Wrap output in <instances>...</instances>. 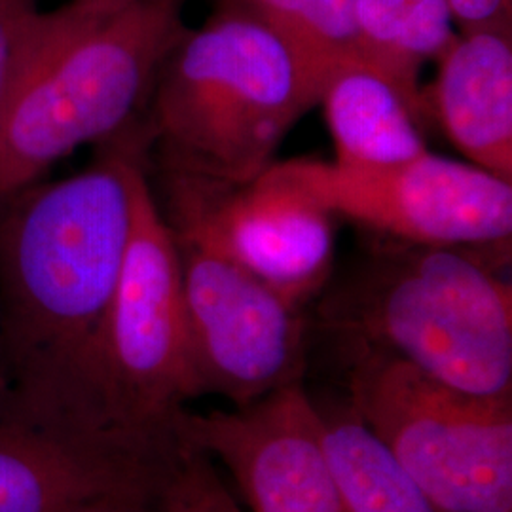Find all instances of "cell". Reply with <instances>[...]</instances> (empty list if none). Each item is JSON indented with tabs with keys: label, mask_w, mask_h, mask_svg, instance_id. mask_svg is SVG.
<instances>
[{
	"label": "cell",
	"mask_w": 512,
	"mask_h": 512,
	"mask_svg": "<svg viewBox=\"0 0 512 512\" xmlns=\"http://www.w3.org/2000/svg\"><path fill=\"white\" fill-rule=\"evenodd\" d=\"M141 150V141L126 143L67 179L0 202L2 361L12 404L29 418L133 437L110 421L101 363Z\"/></svg>",
	"instance_id": "obj_1"
},
{
	"label": "cell",
	"mask_w": 512,
	"mask_h": 512,
	"mask_svg": "<svg viewBox=\"0 0 512 512\" xmlns=\"http://www.w3.org/2000/svg\"><path fill=\"white\" fill-rule=\"evenodd\" d=\"M349 355L374 353L456 391L512 397V287L478 249L384 239L317 308Z\"/></svg>",
	"instance_id": "obj_2"
},
{
	"label": "cell",
	"mask_w": 512,
	"mask_h": 512,
	"mask_svg": "<svg viewBox=\"0 0 512 512\" xmlns=\"http://www.w3.org/2000/svg\"><path fill=\"white\" fill-rule=\"evenodd\" d=\"M184 0L114 12L69 2L40 14L37 50L0 135V202L76 148L126 128L190 27Z\"/></svg>",
	"instance_id": "obj_3"
},
{
	"label": "cell",
	"mask_w": 512,
	"mask_h": 512,
	"mask_svg": "<svg viewBox=\"0 0 512 512\" xmlns=\"http://www.w3.org/2000/svg\"><path fill=\"white\" fill-rule=\"evenodd\" d=\"M147 103L156 165L247 184L274 164L277 148L319 95L266 23L220 2L165 59Z\"/></svg>",
	"instance_id": "obj_4"
},
{
	"label": "cell",
	"mask_w": 512,
	"mask_h": 512,
	"mask_svg": "<svg viewBox=\"0 0 512 512\" xmlns=\"http://www.w3.org/2000/svg\"><path fill=\"white\" fill-rule=\"evenodd\" d=\"M349 406L439 512H512V397L456 391L403 361L349 355Z\"/></svg>",
	"instance_id": "obj_5"
},
{
	"label": "cell",
	"mask_w": 512,
	"mask_h": 512,
	"mask_svg": "<svg viewBox=\"0 0 512 512\" xmlns=\"http://www.w3.org/2000/svg\"><path fill=\"white\" fill-rule=\"evenodd\" d=\"M103 401L124 433L173 444L175 416L202 397L184 313L181 266L143 154L131 175V228L103 334Z\"/></svg>",
	"instance_id": "obj_6"
},
{
	"label": "cell",
	"mask_w": 512,
	"mask_h": 512,
	"mask_svg": "<svg viewBox=\"0 0 512 512\" xmlns=\"http://www.w3.org/2000/svg\"><path fill=\"white\" fill-rule=\"evenodd\" d=\"M268 169L334 219L349 220L385 239L465 249L511 241V181L431 150L389 167L289 160Z\"/></svg>",
	"instance_id": "obj_7"
},
{
	"label": "cell",
	"mask_w": 512,
	"mask_h": 512,
	"mask_svg": "<svg viewBox=\"0 0 512 512\" xmlns=\"http://www.w3.org/2000/svg\"><path fill=\"white\" fill-rule=\"evenodd\" d=\"M150 183L173 232L200 239L302 308L334 270V217L266 169L253 183L209 181L156 165ZM148 177V175H147Z\"/></svg>",
	"instance_id": "obj_8"
},
{
	"label": "cell",
	"mask_w": 512,
	"mask_h": 512,
	"mask_svg": "<svg viewBox=\"0 0 512 512\" xmlns=\"http://www.w3.org/2000/svg\"><path fill=\"white\" fill-rule=\"evenodd\" d=\"M169 232L179 255L186 327L202 395L213 393L232 408H243L302 382V308L230 256L200 239Z\"/></svg>",
	"instance_id": "obj_9"
},
{
	"label": "cell",
	"mask_w": 512,
	"mask_h": 512,
	"mask_svg": "<svg viewBox=\"0 0 512 512\" xmlns=\"http://www.w3.org/2000/svg\"><path fill=\"white\" fill-rule=\"evenodd\" d=\"M171 431L177 444L226 467L251 512H346L317 404L302 382L243 408H184Z\"/></svg>",
	"instance_id": "obj_10"
},
{
	"label": "cell",
	"mask_w": 512,
	"mask_h": 512,
	"mask_svg": "<svg viewBox=\"0 0 512 512\" xmlns=\"http://www.w3.org/2000/svg\"><path fill=\"white\" fill-rule=\"evenodd\" d=\"M177 444L99 435L0 410V512H80L156 494Z\"/></svg>",
	"instance_id": "obj_11"
},
{
	"label": "cell",
	"mask_w": 512,
	"mask_h": 512,
	"mask_svg": "<svg viewBox=\"0 0 512 512\" xmlns=\"http://www.w3.org/2000/svg\"><path fill=\"white\" fill-rule=\"evenodd\" d=\"M437 63L431 101L446 137L469 164L512 183L511 29L459 33Z\"/></svg>",
	"instance_id": "obj_12"
},
{
	"label": "cell",
	"mask_w": 512,
	"mask_h": 512,
	"mask_svg": "<svg viewBox=\"0 0 512 512\" xmlns=\"http://www.w3.org/2000/svg\"><path fill=\"white\" fill-rule=\"evenodd\" d=\"M317 105L334 143V164L389 167L429 152L420 114L395 82L363 57L330 74Z\"/></svg>",
	"instance_id": "obj_13"
},
{
	"label": "cell",
	"mask_w": 512,
	"mask_h": 512,
	"mask_svg": "<svg viewBox=\"0 0 512 512\" xmlns=\"http://www.w3.org/2000/svg\"><path fill=\"white\" fill-rule=\"evenodd\" d=\"M355 16L363 59L395 82L421 118V69L458 37L448 0H357Z\"/></svg>",
	"instance_id": "obj_14"
},
{
	"label": "cell",
	"mask_w": 512,
	"mask_h": 512,
	"mask_svg": "<svg viewBox=\"0 0 512 512\" xmlns=\"http://www.w3.org/2000/svg\"><path fill=\"white\" fill-rule=\"evenodd\" d=\"M317 410L346 512H439L349 404Z\"/></svg>",
	"instance_id": "obj_15"
},
{
	"label": "cell",
	"mask_w": 512,
	"mask_h": 512,
	"mask_svg": "<svg viewBox=\"0 0 512 512\" xmlns=\"http://www.w3.org/2000/svg\"><path fill=\"white\" fill-rule=\"evenodd\" d=\"M266 23L293 52L311 88L321 95L330 74L363 57L357 0H220Z\"/></svg>",
	"instance_id": "obj_16"
},
{
	"label": "cell",
	"mask_w": 512,
	"mask_h": 512,
	"mask_svg": "<svg viewBox=\"0 0 512 512\" xmlns=\"http://www.w3.org/2000/svg\"><path fill=\"white\" fill-rule=\"evenodd\" d=\"M160 512H245L222 482L217 465L179 444L158 490Z\"/></svg>",
	"instance_id": "obj_17"
},
{
	"label": "cell",
	"mask_w": 512,
	"mask_h": 512,
	"mask_svg": "<svg viewBox=\"0 0 512 512\" xmlns=\"http://www.w3.org/2000/svg\"><path fill=\"white\" fill-rule=\"evenodd\" d=\"M40 12V0H0V86L18 69Z\"/></svg>",
	"instance_id": "obj_18"
},
{
	"label": "cell",
	"mask_w": 512,
	"mask_h": 512,
	"mask_svg": "<svg viewBox=\"0 0 512 512\" xmlns=\"http://www.w3.org/2000/svg\"><path fill=\"white\" fill-rule=\"evenodd\" d=\"M459 33L511 29V0H448Z\"/></svg>",
	"instance_id": "obj_19"
},
{
	"label": "cell",
	"mask_w": 512,
	"mask_h": 512,
	"mask_svg": "<svg viewBox=\"0 0 512 512\" xmlns=\"http://www.w3.org/2000/svg\"><path fill=\"white\" fill-rule=\"evenodd\" d=\"M80 512H160V509H158V492L156 494L131 495V497L112 499V501L93 505L90 509H84Z\"/></svg>",
	"instance_id": "obj_20"
},
{
	"label": "cell",
	"mask_w": 512,
	"mask_h": 512,
	"mask_svg": "<svg viewBox=\"0 0 512 512\" xmlns=\"http://www.w3.org/2000/svg\"><path fill=\"white\" fill-rule=\"evenodd\" d=\"M12 395H10V387L6 380V372H4V361H2V342H0V410L4 408H12Z\"/></svg>",
	"instance_id": "obj_21"
}]
</instances>
